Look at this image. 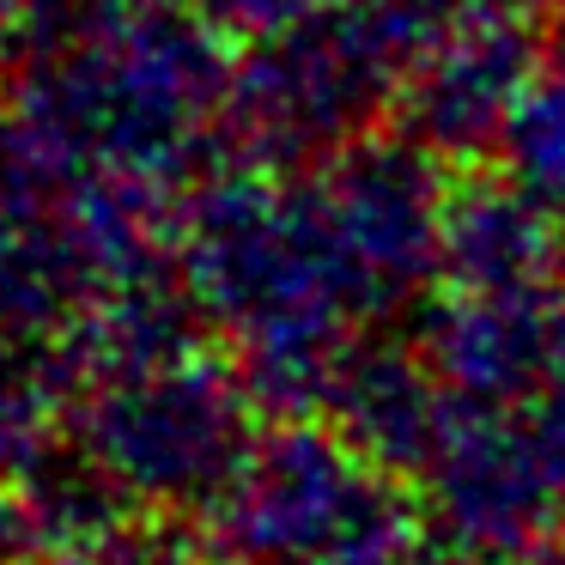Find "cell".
Here are the masks:
<instances>
[{"mask_svg": "<svg viewBox=\"0 0 565 565\" xmlns=\"http://www.w3.org/2000/svg\"><path fill=\"white\" fill-rule=\"evenodd\" d=\"M177 262L207 322L237 347V371L262 414H322L334 365L365 334L359 322L371 310L305 177L237 164L189 183Z\"/></svg>", "mask_w": 565, "mask_h": 565, "instance_id": "cell-1", "label": "cell"}, {"mask_svg": "<svg viewBox=\"0 0 565 565\" xmlns=\"http://www.w3.org/2000/svg\"><path fill=\"white\" fill-rule=\"evenodd\" d=\"M220 43L195 7L140 19L74 13L13 55V104L62 164L177 189L225 152L232 67Z\"/></svg>", "mask_w": 565, "mask_h": 565, "instance_id": "cell-2", "label": "cell"}, {"mask_svg": "<svg viewBox=\"0 0 565 565\" xmlns=\"http://www.w3.org/2000/svg\"><path fill=\"white\" fill-rule=\"evenodd\" d=\"M456 0H334L232 67L225 152L274 177H310L395 110L402 79Z\"/></svg>", "mask_w": 565, "mask_h": 565, "instance_id": "cell-3", "label": "cell"}, {"mask_svg": "<svg viewBox=\"0 0 565 565\" xmlns=\"http://www.w3.org/2000/svg\"><path fill=\"white\" fill-rule=\"evenodd\" d=\"M414 541L402 475L317 414L262 431L207 511V547L225 565H402Z\"/></svg>", "mask_w": 565, "mask_h": 565, "instance_id": "cell-4", "label": "cell"}, {"mask_svg": "<svg viewBox=\"0 0 565 565\" xmlns=\"http://www.w3.org/2000/svg\"><path fill=\"white\" fill-rule=\"evenodd\" d=\"M262 402L244 371L189 353L177 365L104 377L74 407V444L140 504L213 511L244 456L256 450Z\"/></svg>", "mask_w": 565, "mask_h": 565, "instance_id": "cell-5", "label": "cell"}, {"mask_svg": "<svg viewBox=\"0 0 565 565\" xmlns=\"http://www.w3.org/2000/svg\"><path fill=\"white\" fill-rule=\"evenodd\" d=\"M347 274L371 317L407 305L444 274V207L450 177L414 135H365L305 177Z\"/></svg>", "mask_w": 565, "mask_h": 565, "instance_id": "cell-6", "label": "cell"}, {"mask_svg": "<svg viewBox=\"0 0 565 565\" xmlns=\"http://www.w3.org/2000/svg\"><path fill=\"white\" fill-rule=\"evenodd\" d=\"M535 74V19L492 0H456L402 79V98H395L402 135L431 147L444 164L499 152Z\"/></svg>", "mask_w": 565, "mask_h": 565, "instance_id": "cell-7", "label": "cell"}, {"mask_svg": "<svg viewBox=\"0 0 565 565\" xmlns=\"http://www.w3.org/2000/svg\"><path fill=\"white\" fill-rule=\"evenodd\" d=\"M419 492H426L438 535L475 541V547L504 553V559H535L565 529V511L541 475L516 407L462 402L444 450L419 475Z\"/></svg>", "mask_w": 565, "mask_h": 565, "instance_id": "cell-8", "label": "cell"}, {"mask_svg": "<svg viewBox=\"0 0 565 565\" xmlns=\"http://www.w3.org/2000/svg\"><path fill=\"white\" fill-rule=\"evenodd\" d=\"M419 347L462 402L529 407L565 371V286H450Z\"/></svg>", "mask_w": 565, "mask_h": 565, "instance_id": "cell-9", "label": "cell"}, {"mask_svg": "<svg viewBox=\"0 0 565 565\" xmlns=\"http://www.w3.org/2000/svg\"><path fill=\"white\" fill-rule=\"evenodd\" d=\"M456 414H462V395L438 377L426 347H402L390 334H359L334 365L329 402H322V419L341 438H353L371 462L402 480H419L431 468Z\"/></svg>", "mask_w": 565, "mask_h": 565, "instance_id": "cell-10", "label": "cell"}, {"mask_svg": "<svg viewBox=\"0 0 565 565\" xmlns=\"http://www.w3.org/2000/svg\"><path fill=\"white\" fill-rule=\"evenodd\" d=\"M565 268V225L516 177H462L444 207V280L535 286Z\"/></svg>", "mask_w": 565, "mask_h": 565, "instance_id": "cell-11", "label": "cell"}, {"mask_svg": "<svg viewBox=\"0 0 565 565\" xmlns=\"http://www.w3.org/2000/svg\"><path fill=\"white\" fill-rule=\"evenodd\" d=\"M79 395L86 377L74 365V347L0 322V480H19L62 444Z\"/></svg>", "mask_w": 565, "mask_h": 565, "instance_id": "cell-12", "label": "cell"}, {"mask_svg": "<svg viewBox=\"0 0 565 565\" xmlns=\"http://www.w3.org/2000/svg\"><path fill=\"white\" fill-rule=\"evenodd\" d=\"M499 164L504 177L529 189L535 201H547L565 220V55L559 67H541L535 86L523 92L511 128L499 140Z\"/></svg>", "mask_w": 565, "mask_h": 565, "instance_id": "cell-13", "label": "cell"}, {"mask_svg": "<svg viewBox=\"0 0 565 565\" xmlns=\"http://www.w3.org/2000/svg\"><path fill=\"white\" fill-rule=\"evenodd\" d=\"M67 164L43 147V135L19 116V104H0V225L43 207L62 189Z\"/></svg>", "mask_w": 565, "mask_h": 565, "instance_id": "cell-14", "label": "cell"}, {"mask_svg": "<svg viewBox=\"0 0 565 565\" xmlns=\"http://www.w3.org/2000/svg\"><path fill=\"white\" fill-rule=\"evenodd\" d=\"M225 43H268L286 31L310 25L317 13H329L334 0H189Z\"/></svg>", "mask_w": 565, "mask_h": 565, "instance_id": "cell-15", "label": "cell"}, {"mask_svg": "<svg viewBox=\"0 0 565 565\" xmlns=\"http://www.w3.org/2000/svg\"><path fill=\"white\" fill-rule=\"evenodd\" d=\"M516 414H523L529 444H535V462H541V475H547L553 499H559V511H565V371L529 407H516Z\"/></svg>", "mask_w": 565, "mask_h": 565, "instance_id": "cell-16", "label": "cell"}, {"mask_svg": "<svg viewBox=\"0 0 565 565\" xmlns=\"http://www.w3.org/2000/svg\"><path fill=\"white\" fill-rule=\"evenodd\" d=\"M79 7L74 0H0V55L13 62L31 43H43L50 31H62Z\"/></svg>", "mask_w": 565, "mask_h": 565, "instance_id": "cell-17", "label": "cell"}, {"mask_svg": "<svg viewBox=\"0 0 565 565\" xmlns=\"http://www.w3.org/2000/svg\"><path fill=\"white\" fill-rule=\"evenodd\" d=\"M402 565H504V553H487V547H475V541L444 535V541H414Z\"/></svg>", "mask_w": 565, "mask_h": 565, "instance_id": "cell-18", "label": "cell"}, {"mask_svg": "<svg viewBox=\"0 0 565 565\" xmlns=\"http://www.w3.org/2000/svg\"><path fill=\"white\" fill-rule=\"evenodd\" d=\"M13 487V480H7ZM0 487V559L7 553H38L31 547V516H25V504H19V492H7Z\"/></svg>", "mask_w": 565, "mask_h": 565, "instance_id": "cell-19", "label": "cell"}, {"mask_svg": "<svg viewBox=\"0 0 565 565\" xmlns=\"http://www.w3.org/2000/svg\"><path fill=\"white\" fill-rule=\"evenodd\" d=\"M86 19H140V13H171L177 0H74Z\"/></svg>", "mask_w": 565, "mask_h": 565, "instance_id": "cell-20", "label": "cell"}, {"mask_svg": "<svg viewBox=\"0 0 565 565\" xmlns=\"http://www.w3.org/2000/svg\"><path fill=\"white\" fill-rule=\"evenodd\" d=\"M492 7H511V13H529V19H541V13H565V0H492Z\"/></svg>", "mask_w": 565, "mask_h": 565, "instance_id": "cell-21", "label": "cell"}, {"mask_svg": "<svg viewBox=\"0 0 565 565\" xmlns=\"http://www.w3.org/2000/svg\"><path fill=\"white\" fill-rule=\"evenodd\" d=\"M529 565H565V541H547V547H541Z\"/></svg>", "mask_w": 565, "mask_h": 565, "instance_id": "cell-22", "label": "cell"}, {"mask_svg": "<svg viewBox=\"0 0 565 565\" xmlns=\"http://www.w3.org/2000/svg\"><path fill=\"white\" fill-rule=\"evenodd\" d=\"M0 565H50V559H43V553H38V559H19V553H7Z\"/></svg>", "mask_w": 565, "mask_h": 565, "instance_id": "cell-23", "label": "cell"}, {"mask_svg": "<svg viewBox=\"0 0 565 565\" xmlns=\"http://www.w3.org/2000/svg\"><path fill=\"white\" fill-rule=\"evenodd\" d=\"M559 55H565V13H559Z\"/></svg>", "mask_w": 565, "mask_h": 565, "instance_id": "cell-24", "label": "cell"}]
</instances>
